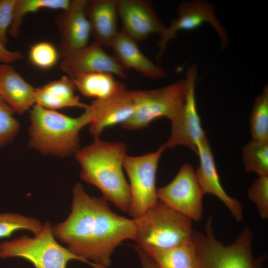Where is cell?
<instances>
[{
	"instance_id": "obj_1",
	"label": "cell",
	"mask_w": 268,
	"mask_h": 268,
	"mask_svg": "<svg viewBox=\"0 0 268 268\" xmlns=\"http://www.w3.org/2000/svg\"><path fill=\"white\" fill-rule=\"evenodd\" d=\"M52 230L73 253L108 268L115 248L125 240H135L136 225L134 219L112 211L103 197L90 196L78 183L73 189L70 213Z\"/></svg>"
},
{
	"instance_id": "obj_2",
	"label": "cell",
	"mask_w": 268,
	"mask_h": 268,
	"mask_svg": "<svg viewBox=\"0 0 268 268\" xmlns=\"http://www.w3.org/2000/svg\"><path fill=\"white\" fill-rule=\"evenodd\" d=\"M126 151L124 142L98 139L79 149L75 155L81 168L80 177L98 188L106 201L129 212L131 190L123 172Z\"/></svg>"
},
{
	"instance_id": "obj_3",
	"label": "cell",
	"mask_w": 268,
	"mask_h": 268,
	"mask_svg": "<svg viewBox=\"0 0 268 268\" xmlns=\"http://www.w3.org/2000/svg\"><path fill=\"white\" fill-rule=\"evenodd\" d=\"M29 147L42 154L59 157L75 154L79 132L91 120L89 105L77 117H71L35 104L30 111Z\"/></svg>"
},
{
	"instance_id": "obj_4",
	"label": "cell",
	"mask_w": 268,
	"mask_h": 268,
	"mask_svg": "<svg viewBox=\"0 0 268 268\" xmlns=\"http://www.w3.org/2000/svg\"><path fill=\"white\" fill-rule=\"evenodd\" d=\"M253 238L251 230L246 227L233 242L225 245L215 236L212 218L209 217L204 233H193L199 268H262L267 257H254Z\"/></svg>"
},
{
	"instance_id": "obj_5",
	"label": "cell",
	"mask_w": 268,
	"mask_h": 268,
	"mask_svg": "<svg viewBox=\"0 0 268 268\" xmlns=\"http://www.w3.org/2000/svg\"><path fill=\"white\" fill-rule=\"evenodd\" d=\"M134 220L136 225L134 241L145 251L170 249L192 238L193 221L159 200Z\"/></svg>"
},
{
	"instance_id": "obj_6",
	"label": "cell",
	"mask_w": 268,
	"mask_h": 268,
	"mask_svg": "<svg viewBox=\"0 0 268 268\" xmlns=\"http://www.w3.org/2000/svg\"><path fill=\"white\" fill-rule=\"evenodd\" d=\"M0 257H17L30 262L35 268H67L71 260H79L93 268H101L63 247L56 240L50 222L44 223L34 237L26 235L0 244Z\"/></svg>"
},
{
	"instance_id": "obj_7",
	"label": "cell",
	"mask_w": 268,
	"mask_h": 268,
	"mask_svg": "<svg viewBox=\"0 0 268 268\" xmlns=\"http://www.w3.org/2000/svg\"><path fill=\"white\" fill-rule=\"evenodd\" d=\"M134 105L131 117L121 125L126 130L146 128L154 120L165 117L170 121L181 111L186 98L185 80L150 90H130Z\"/></svg>"
},
{
	"instance_id": "obj_8",
	"label": "cell",
	"mask_w": 268,
	"mask_h": 268,
	"mask_svg": "<svg viewBox=\"0 0 268 268\" xmlns=\"http://www.w3.org/2000/svg\"><path fill=\"white\" fill-rule=\"evenodd\" d=\"M165 149L163 144L155 152L137 156L126 154L124 158L123 167L130 180L132 198L129 213L134 219L158 202L156 175L160 157Z\"/></svg>"
},
{
	"instance_id": "obj_9",
	"label": "cell",
	"mask_w": 268,
	"mask_h": 268,
	"mask_svg": "<svg viewBox=\"0 0 268 268\" xmlns=\"http://www.w3.org/2000/svg\"><path fill=\"white\" fill-rule=\"evenodd\" d=\"M197 75L196 65L187 68L185 80V101L180 112L171 121L170 135L164 144L166 148L183 145L197 154L199 145L207 139L197 109L195 86Z\"/></svg>"
},
{
	"instance_id": "obj_10",
	"label": "cell",
	"mask_w": 268,
	"mask_h": 268,
	"mask_svg": "<svg viewBox=\"0 0 268 268\" xmlns=\"http://www.w3.org/2000/svg\"><path fill=\"white\" fill-rule=\"evenodd\" d=\"M204 195L195 172L189 164L181 167L169 184L157 189L159 200L196 221L202 218Z\"/></svg>"
},
{
	"instance_id": "obj_11",
	"label": "cell",
	"mask_w": 268,
	"mask_h": 268,
	"mask_svg": "<svg viewBox=\"0 0 268 268\" xmlns=\"http://www.w3.org/2000/svg\"><path fill=\"white\" fill-rule=\"evenodd\" d=\"M178 17L166 27L158 44L159 51L157 59L163 54L168 42L175 38L181 30H192L204 22L210 23L217 32L222 48L228 43V34L215 16L214 6L210 3L200 0L182 2L177 8Z\"/></svg>"
},
{
	"instance_id": "obj_12",
	"label": "cell",
	"mask_w": 268,
	"mask_h": 268,
	"mask_svg": "<svg viewBox=\"0 0 268 268\" xmlns=\"http://www.w3.org/2000/svg\"><path fill=\"white\" fill-rule=\"evenodd\" d=\"M103 47L94 41L91 44L62 58L60 67L67 76L73 79L82 75L107 72L125 79L124 69L113 56L109 55Z\"/></svg>"
},
{
	"instance_id": "obj_13",
	"label": "cell",
	"mask_w": 268,
	"mask_h": 268,
	"mask_svg": "<svg viewBox=\"0 0 268 268\" xmlns=\"http://www.w3.org/2000/svg\"><path fill=\"white\" fill-rule=\"evenodd\" d=\"M121 31L136 42L146 39L151 34L160 37L166 26L159 19L151 2L145 0H117Z\"/></svg>"
},
{
	"instance_id": "obj_14",
	"label": "cell",
	"mask_w": 268,
	"mask_h": 268,
	"mask_svg": "<svg viewBox=\"0 0 268 268\" xmlns=\"http://www.w3.org/2000/svg\"><path fill=\"white\" fill-rule=\"evenodd\" d=\"M87 1L71 0L68 8L57 17L60 33L58 52L61 58L88 45L91 34L85 12Z\"/></svg>"
},
{
	"instance_id": "obj_15",
	"label": "cell",
	"mask_w": 268,
	"mask_h": 268,
	"mask_svg": "<svg viewBox=\"0 0 268 268\" xmlns=\"http://www.w3.org/2000/svg\"><path fill=\"white\" fill-rule=\"evenodd\" d=\"M91 113L89 131L94 139H99L108 127L128 121L132 116L134 105L130 90L126 87L116 94L102 99H96L89 105Z\"/></svg>"
},
{
	"instance_id": "obj_16",
	"label": "cell",
	"mask_w": 268,
	"mask_h": 268,
	"mask_svg": "<svg viewBox=\"0 0 268 268\" xmlns=\"http://www.w3.org/2000/svg\"><path fill=\"white\" fill-rule=\"evenodd\" d=\"M197 154L199 166L195 174L204 194L215 196L226 206L234 219L240 221L243 217L242 204L229 196L221 184L213 155L207 139L199 146Z\"/></svg>"
},
{
	"instance_id": "obj_17",
	"label": "cell",
	"mask_w": 268,
	"mask_h": 268,
	"mask_svg": "<svg viewBox=\"0 0 268 268\" xmlns=\"http://www.w3.org/2000/svg\"><path fill=\"white\" fill-rule=\"evenodd\" d=\"M110 47L113 57L124 69H134L152 79L166 76L164 69L147 58L138 47L137 42L122 31L119 32Z\"/></svg>"
},
{
	"instance_id": "obj_18",
	"label": "cell",
	"mask_w": 268,
	"mask_h": 268,
	"mask_svg": "<svg viewBox=\"0 0 268 268\" xmlns=\"http://www.w3.org/2000/svg\"><path fill=\"white\" fill-rule=\"evenodd\" d=\"M85 12L94 41L110 47L119 32L117 0H87Z\"/></svg>"
},
{
	"instance_id": "obj_19",
	"label": "cell",
	"mask_w": 268,
	"mask_h": 268,
	"mask_svg": "<svg viewBox=\"0 0 268 268\" xmlns=\"http://www.w3.org/2000/svg\"><path fill=\"white\" fill-rule=\"evenodd\" d=\"M35 88L9 64H0V97L21 115L36 104Z\"/></svg>"
},
{
	"instance_id": "obj_20",
	"label": "cell",
	"mask_w": 268,
	"mask_h": 268,
	"mask_svg": "<svg viewBox=\"0 0 268 268\" xmlns=\"http://www.w3.org/2000/svg\"><path fill=\"white\" fill-rule=\"evenodd\" d=\"M75 89L73 80L63 76L35 89L36 104L53 110L67 107L85 109L88 105L80 101Z\"/></svg>"
},
{
	"instance_id": "obj_21",
	"label": "cell",
	"mask_w": 268,
	"mask_h": 268,
	"mask_svg": "<svg viewBox=\"0 0 268 268\" xmlns=\"http://www.w3.org/2000/svg\"><path fill=\"white\" fill-rule=\"evenodd\" d=\"M114 75L107 72L86 74L72 79L77 89L83 96L102 99L111 96L126 88Z\"/></svg>"
},
{
	"instance_id": "obj_22",
	"label": "cell",
	"mask_w": 268,
	"mask_h": 268,
	"mask_svg": "<svg viewBox=\"0 0 268 268\" xmlns=\"http://www.w3.org/2000/svg\"><path fill=\"white\" fill-rule=\"evenodd\" d=\"M145 252L160 268H199L196 248L192 239L170 249Z\"/></svg>"
},
{
	"instance_id": "obj_23",
	"label": "cell",
	"mask_w": 268,
	"mask_h": 268,
	"mask_svg": "<svg viewBox=\"0 0 268 268\" xmlns=\"http://www.w3.org/2000/svg\"><path fill=\"white\" fill-rule=\"evenodd\" d=\"M70 2L69 0H16L9 29L10 35L14 38L19 37L23 19L28 13H35L44 8L64 11L68 8Z\"/></svg>"
},
{
	"instance_id": "obj_24",
	"label": "cell",
	"mask_w": 268,
	"mask_h": 268,
	"mask_svg": "<svg viewBox=\"0 0 268 268\" xmlns=\"http://www.w3.org/2000/svg\"><path fill=\"white\" fill-rule=\"evenodd\" d=\"M242 160L247 173L268 175V141L252 139L242 148Z\"/></svg>"
},
{
	"instance_id": "obj_25",
	"label": "cell",
	"mask_w": 268,
	"mask_h": 268,
	"mask_svg": "<svg viewBox=\"0 0 268 268\" xmlns=\"http://www.w3.org/2000/svg\"><path fill=\"white\" fill-rule=\"evenodd\" d=\"M252 139L268 141V86L256 97L250 118Z\"/></svg>"
},
{
	"instance_id": "obj_26",
	"label": "cell",
	"mask_w": 268,
	"mask_h": 268,
	"mask_svg": "<svg viewBox=\"0 0 268 268\" xmlns=\"http://www.w3.org/2000/svg\"><path fill=\"white\" fill-rule=\"evenodd\" d=\"M43 225L36 218L17 213H0V238L10 237L14 232L28 230L37 235Z\"/></svg>"
},
{
	"instance_id": "obj_27",
	"label": "cell",
	"mask_w": 268,
	"mask_h": 268,
	"mask_svg": "<svg viewBox=\"0 0 268 268\" xmlns=\"http://www.w3.org/2000/svg\"><path fill=\"white\" fill-rule=\"evenodd\" d=\"M59 53L50 42H40L30 48L29 59L35 66L42 69H49L57 63Z\"/></svg>"
},
{
	"instance_id": "obj_28",
	"label": "cell",
	"mask_w": 268,
	"mask_h": 268,
	"mask_svg": "<svg viewBox=\"0 0 268 268\" xmlns=\"http://www.w3.org/2000/svg\"><path fill=\"white\" fill-rule=\"evenodd\" d=\"M14 111L0 97V147L12 141L20 124L13 116Z\"/></svg>"
},
{
	"instance_id": "obj_29",
	"label": "cell",
	"mask_w": 268,
	"mask_h": 268,
	"mask_svg": "<svg viewBox=\"0 0 268 268\" xmlns=\"http://www.w3.org/2000/svg\"><path fill=\"white\" fill-rule=\"evenodd\" d=\"M249 199L256 205L262 219L268 218V175L260 176L248 191Z\"/></svg>"
},
{
	"instance_id": "obj_30",
	"label": "cell",
	"mask_w": 268,
	"mask_h": 268,
	"mask_svg": "<svg viewBox=\"0 0 268 268\" xmlns=\"http://www.w3.org/2000/svg\"><path fill=\"white\" fill-rule=\"evenodd\" d=\"M16 0H0V40L5 46L6 32L12 20L13 12Z\"/></svg>"
},
{
	"instance_id": "obj_31",
	"label": "cell",
	"mask_w": 268,
	"mask_h": 268,
	"mask_svg": "<svg viewBox=\"0 0 268 268\" xmlns=\"http://www.w3.org/2000/svg\"><path fill=\"white\" fill-rule=\"evenodd\" d=\"M22 58L23 56L19 51L9 50L0 40V61L3 64H9Z\"/></svg>"
},
{
	"instance_id": "obj_32",
	"label": "cell",
	"mask_w": 268,
	"mask_h": 268,
	"mask_svg": "<svg viewBox=\"0 0 268 268\" xmlns=\"http://www.w3.org/2000/svg\"><path fill=\"white\" fill-rule=\"evenodd\" d=\"M139 256L143 268H160L153 259L138 246H134Z\"/></svg>"
}]
</instances>
